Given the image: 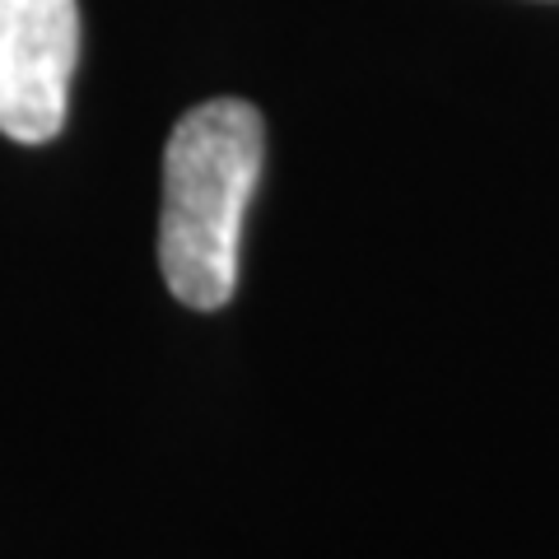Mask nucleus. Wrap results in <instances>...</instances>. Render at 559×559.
<instances>
[{"instance_id":"2","label":"nucleus","mask_w":559,"mask_h":559,"mask_svg":"<svg viewBox=\"0 0 559 559\" xmlns=\"http://www.w3.org/2000/svg\"><path fill=\"white\" fill-rule=\"evenodd\" d=\"M80 61L75 0H0V131L43 145L66 127Z\"/></svg>"},{"instance_id":"1","label":"nucleus","mask_w":559,"mask_h":559,"mask_svg":"<svg viewBox=\"0 0 559 559\" xmlns=\"http://www.w3.org/2000/svg\"><path fill=\"white\" fill-rule=\"evenodd\" d=\"M261 182V112L242 98L191 108L164 150L159 266L173 299L215 312L234 299L242 215Z\"/></svg>"}]
</instances>
